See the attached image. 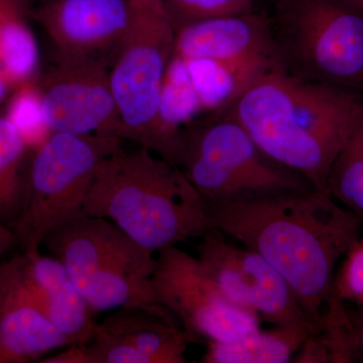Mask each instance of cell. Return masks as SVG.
<instances>
[{"label":"cell","instance_id":"6","mask_svg":"<svg viewBox=\"0 0 363 363\" xmlns=\"http://www.w3.org/2000/svg\"><path fill=\"white\" fill-rule=\"evenodd\" d=\"M272 33L283 70L363 94V13L348 0H274Z\"/></svg>","mask_w":363,"mask_h":363},{"label":"cell","instance_id":"23","mask_svg":"<svg viewBox=\"0 0 363 363\" xmlns=\"http://www.w3.org/2000/svg\"><path fill=\"white\" fill-rule=\"evenodd\" d=\"M333 294L344 303L363 305V235L344 255L340 271L334 279Z\"/></svg>","mask_w":363,"mask_h":363},{"label":"cell","instance_id":"1","mask_svg":"<svg viewBox=\"0 0 363 363\" xmlns=\"http://www.w3.org/2000/svg\"><path fill=\"white\" fill-rule=\"evenodd\" d=\"M205 205L211 229L266 259L316 329L333 296L336 264L362 234V217L317 189Z\"/></svg>","mask_w":363,"mask_h":363},{"label":"cell","instance_id":"5","mask_svg":"<svg viewBox=\"0 0 363 363\" xmlns=\"http://www.w3.org/2000/svg\"><path fill=\"white\" fill-rule=\"evenodd\" d=\"M175 164L205 204L250 201L313 187L267 156L227 111L210 114L181 133Z\"/></svg>","mask_w":363,"mask_h":363},{"label":"cell","instance_id":"24","mask_svg":"<svg viewBox=\"0 0 363 363\" xmlns=\"http://www.w3.org/2000/svg\"><path fill=\"white\" fill-rule=\"evenodd\" d=\"M45 363H89L88 362L87 352H86V344H74L67 346L64 351L45 357L40 360Z\"/></svg>","mask_w":363,"mask_h":363},{"label":"cell","instance_id":"16","mask_svg":"<svg viewBox=\"0 0 363 363\" xmlns=\"http://www.w3.org/2000/svg\"><path fill=\"white\" fill-rule=\"evenodd\" d=\"M100 330L130 344L147 363H185L186 332L175 321L143 309H121L101 323Z\"/></svg>","mask_w":363,"mask_h":363},{"label":"cell","instance_id":"2","mask_svg":"<svg viewBox=\"0 0 363 363\" xmlns=\"http://www.w3.org/2000/svg\"><path fill=\"white\" fill-rule=\"evenodd\" d=\"M225 111L267 156L327 191L334 160L363 119V94L278 69L253 83Z\"/></svg>","mask_w":363,"mask_h":363},{"label":"cell","instance_id":"9","mask_svg":"<svg viewBox=\"0 0 363 363\" xmlns=\"http://www.w3.org/2000/svg\"><path fill=\"white\" fill-rule=\"evenodd\" d=\"M156 259L152 281L157 303L178 319L191 343L227 342L260 329V318L229 302L197 257L169 245Z\"/></svg>","mask_w":363,"mask_h":363},{"label":"cell","instance_id":"14","mask_svg":"<svg viewBox=\"0 0 363 363\" xmlns=\"http://www.w3.org/2000/svg\"><path fill=\"white\" fill-rule=\"evenodd\" d=\"M173 56L214 61H238L257 56L279 59L271 20L255 11L205 18L179 26Z\"/></svg>","mask_w":363,"mask_h":363},{"label":"cell","instance_id":"20","mask_svg":"<svg viewBox=\"0 0 363 363\" xmlns=\"http://www.w3.org/2000/svg\"><path fill=\"white\" fill-rule=\"evenodd\" d=\"M313 336L326 351L329 363H351L359 360L355 320L345 303L335 295L327 303L321 321Z\"/></svg>","mask_w":363,"mask_h":363},{"label":"cell","instance_id":"25","mask_svg":"<svg viewBox=\"0 0 363 363\" xmlns=\"http://www.w3.org/2000/svg\"><path fill=\"white\" fill-rule=\"evenodd\" d=\"M16 247L18 241L13 229L0 222V257Z\"/></svg>","mask_w":363,"mask_h":363},{"label":"cell","instance_id":"21","mask_svg":"<svg viewBox=\"0 0 363 363\" xmlns=\"http://www.w3.org/2000/svg\"><path fill=\"white\" fill-rule=\"evenodd\" d=\"M9 121L16 126L28 145L38 147L52 135L45 123L40 88L25 85L11 101Z\"/></svg>","mask_w":363,"mask_h":363},{"label":"cell","instance_id":"3","mask_svg":"<svg viewBox=\"0 0 363 363\" xmlns=\"http://www.w3.org/2000/svg\"><path fill=\"white\" fill-rule=\"evenodd\" d=\"M83 214L108 219L155 255L212 230L204 200L182 169L140 145L100 162Z\"/></svg>","mask_w":363,"mask_h":363},{"label":"cell","instance_id":"10","mask_svg":"<svg viewBox=\"0 0 363 363\" xmlns=\"http://www.w3.org/2000/svg\"><path fill=\"white\" fill-rule=\"evenodd\" d=\"M203 271L233 304L279 325L314 328L285 279L259 253L233 245L212 229L196 247Z\"/></svg>","mask_w":363,"mask_h":363},{"label":"cell","instance_id":"27","mask_svg":"<svg viewBox=\"0 0 363 363\" xmlns=\"http://www.w3.org/2000/svg\"><path fill=\"white\" fill-rule=\"evenodd\" d=\"M7 84H9V83L0 75V101H2L6 96L7 91H9V89H7Z\"/></svg>","mask_w":363,"mask_h":363},{"label":"cell","instance_id":"17","mask_svg":"<svg viewBox=\"0 0 363 363\" xmlns=\"http://www.w3.org/2000/svg\"><path fill=\"white\" fill-rule=\"evenodd\" d=\"M269 331L252 332L227 342H207L203 363L292 362L307 336L314 331L306 325H279Z\"/></svg>","mask_w":363,"mask_h":363},{"label":"cell","instance_id":"13","mask_svg":"<svg viewBox=\"0 0 363 363\" xmlns=\"http://www.w3.org/2000/svg\"><path fill=\"white\" fill-rule=\"evenodd\" d=\"M30 293L23 255L0 264V363H28L70 346Z\"/></svg>","mask_w":363,"mask_h":363},{"label":"cell","instance_id":"28","mask_svg":"<svg viewBox=\"0 0 363 363\" xmlns=\"http://www.w3.org/2000/svg\"><path fill=\"white\" fill-rule=\"evenodd\" d=\"M348 1L352 4L353 6H357L363 13V0H348Z\"/></svg>","mask_w":363,"mask_h":363},{"label":"cell","instance_id":"7","mask_svg":"<svg viewBox=\"0 0 363 363\" xmlns=\"http://www.w3.org/2000/svg\"><path fill=\"white\" fill-rule=\"evenodd\" d=\"M121 142L112 135L52 133L35 150L25 205L13 228L23 252H40L48 233L84 215L100 162L123 149Z\"/></svg>","mask_w":363,"mask_h":363},{"label":"cell","instance_id":"15","mask_svg":"<svg viewBox=\"0 0 363 363\" xmlns=\"http://www.w3.org/2000/svg\"><path fill=\"white\" fill-rule=\"evenodd\" d=\"M21 255L30 293L49 321L71 345L89 342L97 329L94 313L64 264L40 252Z\"/></svg>","mask_w":363,"mask_h":363},{"label":"cell","instance_id":"8","mask_svg":"<svg viewBox=\"0 0 363 363\" xmlns=\"http://www.w3.org/2000/svg\"><path fill=\"white\" fill-rule=\"evenodd\" d=\"M130 1V23L109 75L123 140L155 152L162 85L175 49L176 28L164 0Z\"/></svg>","mask_w":363,"mask_h":363},{"label":"cell","instance_id":"4","mask_svg":"<svg viewBox=\"0 0 363 363\" xmlns=\"http://www.w3.org/2000/svg\"><path fill=\"white\" fill-rule=\"evenodd\" d=\"M42 245L64 264L93 313L143 309L175 321L155 297L156 255L108 219L81 215L48 233Z\"/></svg>","mask_w":363,"mask_h":363},{"label":"cell","instance_id":"18","mask_svg":"<svg viewBox=\"0 0 363 363\" xmlns=\"http://www.w3.org/2000/svg\"><path fill=\"white\" fill-rule=\"evenodd\" d=\"M28 145L7 116H0V222L13 228L26 201L28 175L23 176Z\"/></svg>","mask_w":363,"mask_h":363},{"label":"cell","instance_id":"11","mask_svg":"<svg viewBox=\"0 0 363 363\" xmlns=\"http://www.w3.org/2000/svg\"><path fill=\"white\" fill-rule=\"evenodd\" d=\"M40 91L45 123L52 133L123 140L111 75L101 60L57 54Z\"/></svg>","mask_w":363,"mask_h":363},{"label":"cell","instance_id":"19","mask_svg":"<svg viewBox=\"0 0 363 363\" xmlns=\"http://www.w3.org/2000/svg\"><path fill=\"white\" fill-rule=\"evenodd\" d=\"M326 190L363 219V119L334 160Z\"/></svg>","mask_w":363,"mask_h":363},{"label":"cell","instance_id":"12","mask_svg":"<svg viewBox=\"0 0 363 363\" xmlns=\"http://www.w3.org/2000/svg\"><path fill=\"white\" fill-rule=\"evenodd\" d=\"M37 18L57 54L94 57L118 50L130 20V0H48Z\"/></svg>","mask_w":363,"mask_h":363},{"label":"cell","instance_id":"22","mask_svg":"<svg viewBox=\"0 0 363 363\" xmlns=\"http://www.w3.org/2000/svg\"><path fill=\"white\" fill-rule=\"evenodd\" d=\"M175 28L191 21L250 13L255 0H164Z\"/></svg>","mask_w":363,"mask_h":363},{"label":"cell","instance_id":"26","mask_svg":"<svg viewBox=\"0 0 363 363\" xmlns=\"http://www.w3.org/2000/svg\"><path fill=\"white\" fill-rule=\"evenodd\" d=\"M363 306V305H362ZM358 336V353H359V362H363V313L360 319L355 321Z\"/></svg>","mask_w":363,"mask_h":363}]
</instances>
